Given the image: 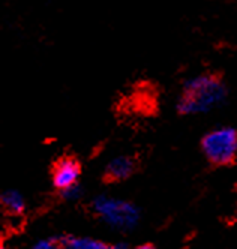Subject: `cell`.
<instances>
[{"mask_svg": "<svg viewBox=\"0 0 237 249\" xmlns=\"http://www.w3.org/2000/svg\"><path fill=\"white\" fill-rule=\"evenodd\" d=\"M227 86L213 74H198L183 83L177 98V111L185 116L206 114L221 107L227 99Z\"/></svg>", "mask_w": 237, "mask_h": 249, "instance_id": "cell-1", "label": "cell"}, {"mask_svg": "<svg viewBox=\"0 0 237 249\" xmlns=\"http://www.w3.org/2000/svg\"><path fill=\"white\" fill-rule=\"evenodd\" d=\"M92 209L96 216L116 231H131L140 222L138 207L123 198L111 195H98L92 201Z\"/></svg>", "mask_w": 237, "mask_h": 249, "instance_id": "cell-2", "label": "cell"}, {"mask_svg": "<svg viewBox=\"0 0 237 249\" xmlns=\"http://www.w3.org/2000/svg\"><path fill=\"white\" fill-rule=\"evenodd\" d=\"M201 150L213 165H228L237 156V131L221 126L209 131L201 138Z\"/></svg>", "mask_w": 237, "mask_h": 249, "instance_id": "cell-3", "label": "cell"}, {"mask_svg": "<svg viewBox=\"0 0 237 249\" xmlns=\"http://www.w3.org/2000/svg\"><path fill=\"white\" fill-rule=\"evenodd\" d=\"M81 168L80 164L72 158H63L53 168V185L60 192L77 186L80 182Z\"/></svg>", "mask_w": 237, "mask_h": 249, "instance_id": "cell-4", "label": "cell"}, {"mask_svg": "<svg viewBox=\"0 0 237 249\" xmlns=\"http://www.w3.org/2000/svg\"><path fill=\"white\" fill-rule=\"evenodd\" d=\"M134 171H135V161L131 156H126V155L114 156L105 165L107 179H110L113 182L126 180L128 177L132 176Z\"/></svg>", "mask_w": 237, "mask_h": 249, "instance_id": "cell-5", "label": "cell"}, {"mask_svg": "<svg viewBox=\"0 0 237 249\" xmlns=\"http://www.w3.org/2000/svg\"><path fill=\"white\" fill-rule=\"evenodd\" d=\"M0 203H2L3 210H6L9 215L18 216L26 210V200L17 189H8L0 195Z\"/></svg>", "mask_w": 237, "mask_h": 249, "instance_id": "cell-6", "label": "cell"}, {"mask_svg": "<svg viewBox=\"0 0 237 249\" xmlns=\"http://www.w3.org/2000/svg\"><path fill=\"white\" fill-rule=\"evenodd\" d=\"M66 246L68 249H114V245L87 236H66Z\"/></svg>", "mask_w": 237, "mask_h": 249, "instance_id": "cell-7", "label": "cell"}, {"mask_svg": "<svg viewBox=\"0 0 237 249\" xmlns=\"http://www.w3.org/2000/svg\"><path fill=\"white\" fill-rule=\"evenodd\" d=\"M30 249H68L66 236H51L36 240Z\"/></svg>", "mask_w": 237, "mask_h": 249, "instance_id": "cell-8", "label": "cell"}, {"mask_svg": "<svg viewBox=\"0 0 237 249\" xmlns=\"http://www.w3.org/2000/svg\"><path fill=\"white\" fill-rule=\"evenodd\" d=\"M62 197H63L66 201H75V200H78V198L81 197V188H80V185L72 186V188H69V189L62 191Z\"/></svg>", "mask_w": 237, "mask_h": 249, "instance_id": "cell-9", "label": "cell"}, {"mask_svg": "<svg viewBox=\"0 0 237 249\" xmlns=\"http://www.w3.org/2000/svg\"><path fill=\"white\" fill-rule=\"evenodd\" d=\"M132 249H156L153 245H149V243H144V245H138V246H134Z\"/></svg>", "mask_w": 237, "mask_h": 249, "instance_id": "cell-10", "label": "cell"}, {"mask_svg": "<svg viewBox=\"0 0 237 249\" xmlns=\"http://www.w3.org/2000/svg\"><path fill=\"white\" fill-rule=\"evenodd\" d=\"M114 249H132V248L128 246L126 243H117V245H114Z\"/></svg>", "mask_w": 237, "mask_h": 249, "instance_id": "cell-11", "label": "cell"}, {"mask_svg": "<svg viewBox=\"0 0 237 249\" xmlns=\"http://www.w3.org/2000/svg\"><path fill=\"white\" fill-rule=\"evenodd\" d=\"M0 249H8V248H6V246H3V245H2V246H0Z\"/></svg>", "mask_w": 237, "mask_h": 249, "instance_id": "cell-12", "label": "cell"}]
</instances>
